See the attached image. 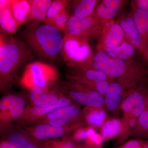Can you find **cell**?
Wrapping results in <instances>:
<instances>
[{
  "label": "cell",
  "mask_w": 148,
  "mask_h": 148,
  "mask_svg": "<svg viewBox=\"0 0 148 148\" xmlns=\"http://www.w3.org/2000/svg\"><path fill=\"white\" fill-rule=\"evenodd\" d=\"M26 44L41 59L54 61L61 55L64 36L61 31L44 23H31L24 33Z\"/></svg>",
  "instance_id": "obj_1"
},
{
  "label": "cell",
  "mask_w": 148,
  "mask_h": 148,
  "mask_svg": "<svg viewBox=\"0 0 148 148\" xmlns=\"http://www.w3.org/2000/svg\"><path fill=\"white\" fill-rule=\"evenodd\" d=\"M33 58L32 51L26 43L10 35L0 34L1 81L8 82L13 74Z\"/></svg>",
  "instance_id": "obj_2"
},
{
  "label": "cell",
  "mask_w": 148,
  "mask_h": 148,
  "mask_svg": "<svg viewBox=\"0 0 148 148\" xmlns=\"http://www.w3.org/2000/svg\"><path fill=\"white\" fill-rule=\"evenodd\" d=\"M22 82L27 86L44 89L49 81L55 79L56 69L51 65L43 62L34 61L25 67Z\"/></svg>",
  "instance_id": "obj_3"
},
{
  "label": "cell",
  "mask_w": 148,
  "mask_h": 148,
  "mask_svg": "<svg viewBox=\"0 0 148 148\" xmlns=\"http://www.w3.org/2000/svg\"><path fill=\"white\" fill-rule=\"evenodd\" d=\"M82 38L64 34L61 56L67 65L82 64L89 60L91 55L90 48Z\"/></svg>",
  "instance_id": "obj_4"
},
{
  "label": "cell",
  "mask_w": 148,
  "mask_h": 148,
  "mask_svg": "<svg viewBox=\"0 0 148 148\" xmlns=\"http://www.w3.org/2000/svg\"><path fill=\"white\" fill-rule=\"evenodd\" d=\"M92 66L94 70L101 71L107 76L114 77L121 76L126 69L124 61L119 58H111L104 51H98L94 56Z\"/></svg>",
  "instance_id": "obj_5"
},
{
  "label": "cell",
  "mask_w": 148,
  "mask_h": 148,
  "mask_svg": "<svg viewBox=\"0 0 148 148\" xmlns=\"http://www.w3.org/2000/svg\"><path fill=\"white\" fill-rule=\"evenodd\" d=\"M148 103V90L136 91L125 99L121 104L122 109L130 119H138L146 108Z\"/></svg>",
  "instance_id": "obj_6"
},
{
  "label": "cell",
  "mask_w": 148,
  "mask_h": 148,
  "mask_svg": "<svg viewBox=\"0 0 148 148\" xmlns=\"http://www.w3.org/2000/svg\"><path fill=\"white\" fill-rule=\"evenodd\" d=\"M96 22V19L92 16L79 18L71 15L64 31V34L82 37L89 32Z\"/></svg>",
  "instance_id": "obj_7"
},
{
  "label": "cell",
  "mask_w": 148,
  "mask_h": 148,
  "mask_svg": "<svg viewBox=\"0 0 148 148\" xmlns=\"http://www.w3.org/2000/svg\"><path fill=\"white\" fill-rule=\"evenodd\" d=\"M10 1H0L1 32L9 35L15 34L19 27L11 10Z\"/></svg>",
  "instance_id": "obj_8"
},
{
  "label": "cell",
  "mask_w": 148,
  "mask_h": 148,
  "mask_svg": "<svg viewBox=\"0 0 148 148\" xmlns=\"http://www.w3.org/2000/svg\"><path fill=\"white\" fill-rule=\"evenodd\" d=\"M74 101L81 105L92 107L101 108L105 104V98L96 90L83 91L71 90L70 92Z\"/></svg>",
  "instance_id": "obj_9"
},
{
  "label": "cell",
  "mask_w": 148,
  "mask_h": 148,
  "mask_svg": "<svg viewBox=\"0 0 148 148\" xmlns=\"http://www.w3.org/2000/svg\"><path fill=\"white\" fill-rule=\"evenodd\" d=\"M25 101L22 97L10 94L4 96L0 101V108L2 111L9 110L11 116L17 119L23 113L25 108Z\"/></svg>",
  "instance_id": "obj_10"
},
{
  "label": "cell",
  "mask_w": 148,
  "mask_h": 148,
  "mask_svg": "<svg viewBox=\"0 0 148 148\" xmlns=\"http://www.w3.org/2000/svg\"><path fill=\"white\" fill-rule=\"evenodd\" d=\"M11 10L18 27L28 22L31 4L28 0H10Z\"/></svg>",
  "instance_id": "obj_11"
},
{
  "label": "cell",
  "mask_w": 148,
  "mask_h": 148,
  "mask_svg": "<svg viewBox=\"0 0 148 148\" xmlns=\"http://www.w3.org/2000/svg\"><path fill=\"white\" fill-rule=\"evenodd\" d=\"M30 2L31 14L28 22L44 23L48 11L52 3V1L51 0H30Z\"/></svg>",
  "instance_id": "obj_12"
},
{
  "label": "cell",
  "mask_w": 148,
  "mask_h": 148,
  "mask_svg": "<svg viewBox=\"0 0 148 148\" xmlns=\"http://www.w3.org/2000/svg\"><path fill=\"white\" fill-rule=\"evenodd\" d=\"M30 98L36 107L47 108L58 102L59 99L54 93H47L42 89L34 87L30 90Z\"/></svg>",
  "instance_id": "obj_13"
},
{
  "label": "cell",
  "mask_w": 148,
  "mask_h": 148,
  "mask_svg": "<svg viewBox=\"0 0 148 148\" xmlns=\"http://www.w3.org/2000/svg\"><path fill=\"white\" fill-rule=\"evenodd\" d=\"M121 4V1L119 0L103 1L96 9V15L103 19H111L117 13Z\"/></svg>",
  "instance_id": "obj_14"
},
{
  "label": "cell",
  "mask_w": 148,
  "mask_h": 148,
  "mask_svg": "<svg viewBox=\"0 0 148 148\" xmlns=\"http://www.w3.org/2000/svg\"><path fill=\"white\" fill-rule=\"evenodd\" d=\"M122 93V89L120 85L116 83L110 85L105 98V104L110 110H114L119 106Z\"/></svg>",
  "instance_id": "obj_15"
},
{
  "label": "cell",
  "mask_w": 148,
  "mask_h": 148,
  "mask_svg": "<svg viewBox=\"0 0 148 148\" xmlns=\"http://www.w3.org/2000/svg\"><path fill=\"white\" fill-rule=\"evenodd\" d=\"M135 25L140 33L142 43L148 45V11L136 10L134 15Z\"/></svg>",
  "instance_id": "obj_16"
},
{
  "label": "cell",
  "mask_w": 148,
  "mask_h": 148,
  "mask_svg": "<svg viewBox=\"0 0 148 148\" xmlns=\"http://www.w3.org/2000/svg\"><path fill=\"white\" fill-rule=\"evenodd\" d=\"M64 133L61 127H56L50 125H40L35 128L34 135L37 139L45 140L62 137Z\"/></svg>",
  "instance_id": "obj_17"
},
{
  "label": "cell",
  "mask_w": 148,
  "mask_h": 148,
  "mask_svg": "<svg viewBox=\"0 0 148 148\" xmlns=\"http://www.w3.org/2000/svg\"><path fill=\"white\" fill-rule=\"evenodd\" d=\"M124 31L121 25L114 24L111 26L104 38V43L107 48L118 46L124 38Z\"/></svg>",
  "instance_id": "obj_18"
},
{
  "label": "cell",
  "mask_w": 148,
  "mask_h": 148,
  "mask_svg": "<svg viewBox=\"0 0 148 148\" xmlns=\"http://www.w3.org/2000/svg\"><path fill=\"white\" fill-rule=\"evenodd\" d=\"M121 26L124 32L130 38L131 42L135 46L140 47L142 44L141 36L135 25L134 18L131 16L121 22Z\"/></svg>",
  "instance_id": "obj_19"
},
{
  "label": "cell",
  "mask_w": 148,
  "mask_h": 148,
  "mask_svg": "<svg viewBox=\"0 0 148 148\" xmlns=\"http://www.w3.org/2000/svg\"><path fill=\"white\" fill-rule=\"evenodd\" d=\"M79 113V110L76 106H68L61 107L47 114V117L51 120L58 119L73 118Z\"/></svg>",
  "instance_id": "obj_20"
},
{
  "label": "cell",
  "mask_w": 148,
  "mask_h": 148,
  "mask_svg": "<svg viewBox=\"0 0 148 148\" xmlns=\"http://www.w3.org/2000/svg\"><path fill=\"white\" fill-rule=\"evenodd\" d=\"M96 1L82 0L75 7L73 16L79 18H84L91 16L94 10Z\"/></svg>",
  "instance_id": "obj_21"
},
{
  "label": "cell",
  "mask_w": 148,
  "mask_h": 148,
  "mask_svg": "<svg viewBox=\"0 0 148 148\" xmlns=\"http://www.w3.org/2000/svg\"><path fill=\"white\" fill-rule=\"evenodd\" d=\"M121 129V123L119 120H111L103 125L101 130L102 136L106 140H110L117 137Z\"/></svg>",
  "instance_id": "obj_22"
},
{
  "label": "cell",
  "mask_w": 148,
  "mask_h": 148,
  "mask_svg": "<svg viewBox=\"0 0 148 148\" xmlns=\"http://www.w3.org/2000/svg\"><path fill=\"white\" fill-rule=\"evenodd\" d=\"M68 8L61 11L47 24L52 26L59 31L64 32L66 29L68 21L71 16L69 14Z\"/></svg>",
  "instance_id": "obj_23"
},
{
  "label": "cell",
  "mask_w": 148,
  "mask_h": 148,
  "mask_svg": "<svg viewBox=\"0 0 148 148\" xmlns=\"http://www.w3.org/2000/svg\"><path fill=\"white\" fill-rule=\"evenodd\" d=\"M71 103V101L69 99L62 97L59 99L57 103L53 106L47 108H40L35 106L32 108L31 110V112L32 114L36 115H43L61 107L70 106Z\"/></svg>",
  "instance_id": "obj_24"
},
{
  "label": "cell",
  "mask_w": 148,
  "mask_h": 148,
  "mask_svg": "<svg viewBox=\"0 0 148 148\" xmlns=\"http://www.w3.org/2000/svg\"><path fill=\"white\" fill-rule=\"evenodd\" d=\"M68 1L61 0L52 1V3L48 11L44 23L48 24L61 11L68 7Z\"/></svg>",
  "instance_id": "obj_25"
},
{
  "label": "cell",
  "mask_w": 148,
  "mask_h": 148,
  "mask_svg": "<svg viewBox=\"0 0 148 148\" xmlns=\"http://www.w3.org/2000/svg\"><path fill=\"white\" fill-rule=\"evenodd\" d=\"M9 141L13 143L18 148H39L36 144L32 143L20 134L12 135L10 137Z\"/></svg>",
  "instance_id": "obj_26"
},
{
  "label": "cell",
  "mask_w": 148,
  "mask_h": 148,
  "mask_svg": "<svg viewBox=\"0 0 148 148\" xmlns=\"http://www.w3.org/2000/svg\"><path fill=\"white\" fill-rule=\"evenodd\" d=\"M106 118V113L102 110L93 111L87 115V121L92 125L100 126L103 125Z\"/></svg>",
  "instance_id": "obj_27"
},
{
  "label": "cell",
  "mask_w": 148,
  "mask_h": 148,
  "mask_svg": "<svg viewBox=\"0 0 148 148\" xmlns=\"http://www.w3.org/2000/svg\"><path fill=\"white\" fill-rule=\"evenodd\" d=\"M138 129L139 133L143 135L148 133V103L146 108L138 119Z\"/></svg>",
  "instance_id": "obj_28"
},
{
  "label": "cell",
  "mask_w": 148,
  "mask_h": 148,
  "mask_svg": "<svg viewBox=\"0 0 148 148\" xmlns=\"http://www.w3.org/2000/svg\"><path fill=\"white\" fill-rule=\"evenodd\" d=\"M85 76L86 79L95 82L105 80L107 77V75L105 73L94 69L87 70L85 73Z\"/></svg>",
  "instance_id": "obj_29"
},
{
  "label": "cell",
  "mask_w": 148,
  "mask_h": 148,
  "mask_svg": "<svg viewBox=\"0 0 148 148\" xmlns=\"http://www.w3.org/2000/svg\"><path fill=\"white\" fill-rule=\"evenodd\" d=\"M87 132L92 145L96 148H101L105 140L102 135L96 133L95 130L92 128L88 130Z\"/></svg>",
  "instance_id": "obj_30"
},
{
  "label": "cell",
  "mask_w": 148,
  "mask_h": 148,
  "mask_svg": "<svg viewBox=\"0 0 148 148\" xmlns=\"http://www.w3.org/2000/svg\"><path fill=\"white\" fill-rule=\"evenodd\" d=\"M120 148H148V143L137 140H130Z\"/></svg>",
  "instance_id": "obj_31"
},
{
  "label": "cell",
  "mask_w": 148,
  "mask_h": 148,
  "mask_svg": "<svg viewBox=\"0 0 148 148\" xmlns=\"http://www.w3.org/2000/svg\"><path fill=\"white\" fill-rule=\"evenodd\" d=\"M96 90L100 94L103 95H106L110 85L106 80L100 81L95 82Z\"/></svg>",
  "instance_id": "obj_32"
},
{
  "label": "cell",
  "mask_w": 148,
  "mask_h": 148,
  "mask_svg": "<svg viewBox=\"0 0 148 148\" xmlns=\"http://www.w3.org/2000/svg\"><path fill=\"white\" fill-rule=\"evenodd\" d=\"M121 49V52L125 53L127 56H131L134 52V48L131 45L123 42L120 46Z\"/></svg>",
  "instance_id": "obj_33"
},
{
  "label": "cell",
  "mask_w": 148,
  "mask_h": 148,
  "mask_svg": "<svg viewBox=\"0 0 148 148\" xmlns=\"http://www.w3.org/2000/svg\"><path fill=\"white\" fill-rule=\"evenodd\" d=\"M71 119V118H62L51 120L49 121V123L50 125L54 127H61V126L67 123Z\"/></svg>",
  "instance_id": "obj_34"
},
{
  "label": "cell",
  "mask_w": 148,
  "mask_h": 148,
  "mask_svg": "<svg viewBox=\"0 0 148 148\" xmlns=\"http://www.w3.org/2000/svg\"><path fill=\"white\" fill-rule=\"evenodd\" d=\"M106 51L110 57L116 58L121 52V49L120 46H118L114 47L107 48Z\"/></svg>",
  "instance_id": "obj_35"
},
{
  "label": "cell",
  "mask_w": 148,
  "mask_h": 148,
  "mask_svg": "<svg viewBox=\"0 0 148 148\" xmlns=\"http://www.w3.org/2000/svg\"><path fill=\"white\" fill-rule=\"evenodd\" d=\"M88 138V135L87 131L79 130L75 135V138L77 141L85 140Z\"/></svg>",
  "instance_id": "obj_36"
},
{
  "label": "cell",
  "mask_w": 148,
  "mask_h": 148,
  "mask_svg": "<svg viewBox=\"0 0 148 148\" xmlns=\"http://www.w3.org/2000/svg\"><path fill=\"white\" fill-rule=\"evenodd\" d=\"M137 5L138 9L148 11V0H140L137 1Z\"/></svg>",
  "instance_id": "obj_37"
},
{
  "label": "cell",
  "mask_w": 148,
  "mask_h": 148,
  "mask_svg": "<svg viewBox=\"0 0 148 148\" xmlns=\"http://www.w3.org/2000/svg\"><path fill=\"white\" fill-rule=\"evenodd\" d=\"M0 148H18L9 141H3L1 143Z\"/></svg>",
  "instance_id": "obj_38"
},
{
  "label": "cell",
  "mask_w": 148,
  "mask_h": 148,
  "mask_svg": "<svg viewBox=\"0 0 148 148\" xmlns=\"http://www.w3.org/2000/svg\"><path fill=\"white\" fill-rule=\"evenodd\" d=\"M138 121L137 119L135 118H131L130 120L129 121V124L130 127H133L134 126H136L138 124Z\"/></svg>",
  "instance_id": "obj_39"
},
{
  "label": "cell",
  "mask_w": 148,
  "mask_h": 148,
  "mask_svg": "<svg viewBox=\"0 0 148 148\" xmlns=\"http://www.w3.org/2000/svg\"><path fill=\"white\" fill-rule=\"evenodd\" d=\"M118 57L119 58V59L123 61V60L127 59V57H128V56H127V55H126L125 53H123V52H121V53H119Z\"/></svg>",
  "instance_id": "obj_40"
},
{
  "label": "cell",
  "mask_w": 148,
  "mask_h": 148,
  "mask_svg": "<svg viewBox=\"0 0 148 148\" xmlns=\"http://www.w3.org/2000/svg\"><path fill=\"white\" fill-rule=\"evenodd\" d=\"M147 143H148V141H147Z\"/></svg>",
  "instance_id": "obj_41"
},
{
  "label": "cell",
  "mask_w": 148,
  "mask_h": 148,
  "mask_svg": "<svg viewBox=\"0 0 148 148\" xmlns=\"http://www.w3.org/2000/svg\"></svg>",
  "instance_id": "obj_42"
}]
</instances>
